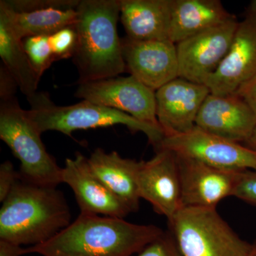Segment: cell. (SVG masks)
I'll return each instance as SVG.
<instances>
[{
	"instance_id": "1",
	"label": "cell",
	"mask_w": 256,
	"mask_h": 256,
	"mask_svg": "<svg viewBox=\"0 0 256 256\" xmlns=\"http://www.w3.org/2000/svg\"><path fill=\"white\" fill-rule=\"evenodd\" d=\"M164 232L154 225L80 213L54 237L28 248V252L42 256H132Z\"/></svg>"
},
{
	"instance_id": "2",
	"label": "cell",
	"mask_w": 256,
	"mask_h": 256,
	"mask_svg": "<svg viewBox=\"0 0 256 256\" xmlns=\"http://www.w3.org/2000/svg\"><path fill=\"white\" fill-rule=\"evenodd\" d=\"M70 220L60 190L20 178L0 210V240L34 246L54 237L70 225Z\"/></svg>"
},
{
	"instance_id": "3",
	"label": "cell",
	"mask_w": 256,
	"mask_h": 256,
	"mask_svg": "<svg viewBox=\"0 0 256 256\" xmlns=\"http://www.w3.org/2000/svg\"><path fill=\"white\" fill-rule=\"evenodd\" d=\"M73 56L78 84L118 76L126 70L118 32L120 0H80Z\"/></svg>"
},
{
	"instance_id": "4",
	"label": "cell",
	"mask_w": 256,
	"mask_h": 256,
	"mask_svg": "<svg viewBox=\"0 0 256 256\" xmlns=\"http://www.w3.org/2000/svg\"><path fill=\"white\" fill-rule=\"evenodd\" d=\"M30 104L31 109L26 112L42 133L54 130L70 136L76 130L122 124L132 132L144 133L156 150L164 138L161 128L138 120L122 111L89 101L82 100L72 106H57L48 94L38 92Z\"/></svg>"
},
{
	"instance_id": "5",
	"label": "cell",
	"mask_w": 256,
	"mask_h": 256,
	"mask_svg": "<svg viewBox=\"0 0 256 256\" xmlns=\"http://www.w3.org/2000/svg\"><path fill=\"white\" fill-rule=\"evenodd\" d=\"M168 226L182 256H248L254 248L216 208L182 207Z\"/></svg>"
},
{
	"instance_id": "6",
	"label": "cell",
	"mask_w": 256,
	"mask_h": 256,
	"mask_svg": "<svg viewBox=\"0 0 256 256\" xmlns=\"http://www.w3.org/2000/svg\"><path fill=\"white\" fill-rule=\"evenodd\" d=\"M42 134L16 98L1 101L0 138L20 160V178L34 184L56 188L62 183V168L46 151Z\"/></svg>"
},
{
	"instance_id": "7",
	"label": "cell",
	"mask_w": 256,
	"mask_h": 256,
	"mask_svg": "<svg viewBox=\"0 0 256 256\" xmlns=\"http://www.w3.org/2000/svg\"><path fill=\"white\" fill-rule=\"evenodd\" d=\"M160 149L168 150L218 169L256 171V151L196 126L186 132L165 136Z\"/></svg>"
},
{
	"instance_id": "8",
	"label": "cell",
	"mask_w": 256,
	"mask_h": 256,
	"mask_svg": "<svg viewBox=\"0 0 256 256\" xmlns=\"http://www.w3.org/2000/svg\"><path fill=\"white\" fill-rule=\"evenodd\" d=\"M76 96L96 105L122 111L138 120L161 128L156 118V92L132 76L82 82L79 84Z\"/></svg>"
},
{
	"instance_id": "9",
	"label": "cell",
	"mask_w": 256,
	"mask_h": 256,
	"mask_svg": "<svg viewBox=\"0 0 256 256\" xmlns=\"http://www.w3.org/2000/svg\"><path fill=\"white\" fill-rule=\"evenodd\" d=\"M238 24L234 16L226 22L176 44L180 78L204 84L228 54Z\"/></svg>"
},
{
	"instance_id": "10",
	"label": "cell",
	"mask_w": 256,
	"mask_h": 256,
	"mask_svg": "<svg viewBox=\"0 0 256 256\" xmlns=\"http://www.w3.org/2000/svg\"><path fill=\"white\" fill-rule=\"evenodd\" d=\"M175 154L180 175L182 207L216 208L224 198L233 196L240 171L218 169L198 160Z\"/></svg>"
},
{
	"instance_id": "11",
	"label": "cell",
	"mask_w": 256,
	"mask_h": 256,
	"mask_svg": "<svg viewBox=\"0 0 256 256\" xmlns=\"http://www.w3.org/2000/svg\"><path fill=\"white\" fill-rule=\"evenodd\" d=\"M137 184L140 198L168 220L181 208L178 160L173 152L160 149L151 160L140 161Z\"/></svg>"
},
{
	"instance_id": "12",
	"label": "cell",
	"mask_w": 256,
	"mask_h": 256,
	"mask_svg": "<svg viewBox=\"0 0 256 256\" xmlns=\"http://www.w3.org/2000/svg\"><path fill=\"white\" fill-rule=\"evenodd\" d=\"M256 76V14L248 12L239 22L228 54L204 85L216 95L236 94Z\"/></svg>"
},
{
	"instance_id": "13",
	"label": "cell",
	"mask_w": 256,
	"mask_h": 256,
	"mask_svg": "<svg viewBox=\"0 0 256 256\" xmlns=\"http://www.w3.org/2000/svg\"><path fill=\"white\" fill-rule=\"evenodd\" d=\"M126 70L156 92L180 77L176 45L169 40L138 41L122 38Z\"/></svg>"
},
{
	"instance_id": "14",
	"label": "cell",
	"mask_w": 256,
	"mask_h": 256,
	"mask_svg": "<svg viewBox=\"0 0 256 256\" xmlns=\"http://www.w3.org/2000/svg\"><path fill=\"white\" fill-rule=\"evenodd\" d=\"M210 94L204 84L180 77L156 90V118L164 136L181 134L193 129L198 112Z\"/></svg>"
},
{
	"instance_id": "15",
	"label": "cell",
	"mask_w": 256,
	"mask_h": 256,
	"mask_svg": "<svg viewBox=\"0 0 256 256\" xmlns=\"http://www.w3.org/2000/svg\"><path fill=\"white\" fill-rule=\"evenodd\" d=\"M196 126L228 140L246 143L255 130L256 116L238 94L210 92L198 112Z\"/></svg>"
},
{
	"instance_id": "16",
	"label": "cell",
	"mask_w": 256,
	"mask_h": 256,
	"mask_svg": "<svg viewBox=\"0 0 256 256\" xmlns=\"http://www.w3.org/2000/svg\"><path fill=\"white\" fill-rule=\"evenodd\" d=\"M62 175V183L67 184L73 190L80 213L120 218L132 213L96 178L88 158L80 153H76L74 159L66 160Z\"/></svg>"
},
{
	"instance_id": "17",
	"label": "cell",
	"mask_w": 256,
	"mask_h": 256,
	"mask_svg": "<svg viewBox=\"0 0 256 256\" xmlns=\"http://www.w3.org/2000/svg\"><path fill=\"white\" fill-rule=\"evenodd\" d=\"M90 169L96 178L131 210L140 208L137 172L140 162L122 158L117 152H106L98 148L88 158Z\"/></svg>"
},
{
	"instance_id": "18",
	"label": "cell",
	"mask_w": 256,
	"mask_h": 256,
	"mask_svg": "<svg viewBox=\"0 0 256 256\" xmlns=\"http://www.w3.org/2000/svg\"><path fill=\"white\" fill-rule=\"evenodd\" d=\"M234 16L220 0H171L168 38L176 44Z\"/></svg>"
},
{
	"instance_id": "19",
	"label": "cell",
	"mask_w": 256,
	"mask_h": 256,
	"mask_svg": "<svg viewBox=\"0 0 256 256\" xmlns=\"http://www.w3.org/2000/svg\"><path fill=\"white\" fill-rule=\"evenodd\" d=\"M127 37L138 41L169 40L171 0H120Z\"/></svg>"
},
{
	"instance_id": "20",
	"label": "cell",
	"mask_w": 256,
	"mask_h": 256,
	"mask_svg": "<svg viewBox=\"0 0 256 256\" xmlns=\"http://www.w3.org/2000/svg\"><path fill=\"white\" fill-rule=\"evenodd\" d=\"M0 56L5 68L18 82L28 102L36 96L40 78L32 68L24 48L22 40L12 28L4 10L0 8Z\"/></svg>"
},
{
	"instance_id": "21",
	"label": "cell",
	"mask_w": 256,
	"mask_h": 256,
	"mask_svg": "<svg viewBox=\"0 0 256 256\" xmlns=\"http://www.w3.org/2000/svg\"><path fill=\"white\" fill-rule=\"evenodd\" d=\"M0 8L6 13L14 33L21 40L34 36H50L62 28L74 26L77 21L76 10L50 8L16 12L4 0L0 1Z\"/></svg>"
},
{
	"instance_id": "22",
	"label": "cell",
	"mask_w": 256,
	"mask_h": 256,
	"mask_svg": "<svg viewBox=\"0 0 256 256\" xmlns=\"http://www.w3.org/2000/svg\"><path fill=\"white\" fill-rule=\"evenodd\" d=\"M24 48L32 68L38 78L55 62L50 42V36H34L22 40Z\"/></svg>"
},
{
	"instance_id": "23",
	"label": "cell",
	"mask_w": 256,
	"mask_h": 256,
	"mask_svg": "<svg viewBox=\"0 0 256 256\" xmlns=\"http://www.w3.org/2000/svg\"><path fill=\"white\" fill-rule=\"evenodd\" d=\"M55 60L73 58L77 45V33L74 26L62 28L50 36Z\"/></svg>"
},
{
	"instance_id": "24",
	"label": "cell",
	"mask_w": 256,
	"mask_h": 256,
	"mask_svg": "<svg viewBox=\"0 0 256 256\" xmlns=\"http://www.w3.org/2000/svg\"><path fill=\"white\" fill-rule=\"evenodd\" d=\"M6 4L16 12H28L56 8L62 10H76L80 0H4Z\"/></svg>"
},
{
	"instance_id": "25",
	"label": "cell",
	"mask_w": 256,
	"mask_h": 256,
	"mask_svg": "<svg viewBox=\"0 0 256 256\" xmlns=\"http://www.w3.org/2000/svg\"><path fill=\"white\" fill-rule=\"evenodd\" d=\"M138 256H182L170 232H164L148 244Z\"/></svg>"
},
{
	"instance_id": "26",
	"label": "cell",
	"mask_w": 256,
	"mask_h": 256,
	"mask_svg": "<svg viewBox=\"0 0 256 256\" xmlns=\"http://www.w3.org/2000/svg\"><path fill=\"white\" fill-rule=\"evenodd\" d=\"M233 196L256 206V171L244 170L239 173Z\"/></svg>"
},
{
	"instance_id": "27",
	"label": "cell",
	"mask_w": 256,
	"mask_h": 256,
	"mask_svg": "<svg viewBox=\"0 0 256 256\" xmlns=\"http://www.w3.org/2000/svg\"><path fill=\"white\" fill-rule=\"evenodd\" d=\"M18 172L12 163L6 161L0 165V202L2 203L20 180Z\"/></svg>"
},
{
	"instance_id": "28",
	"label": "cell",
	"mask_w": 256,
	"mask_h": 256,
	"mask_svg": "<svg viewBox=\"0 0 256 256\" xmlns=\"http://www.w3.org/2000/svg\"><path fill=\"white\" fill-rule=\"evenodd\" d=\"M18 87L14 77L4 65L0 66V99L1 101L12 100L16 98V88Z\"/></svg>"
},
{
	"instance_id": "29",
	"label": "cell",
	"mask_w": 256,
	"mask_h": 256,
	"mask_svg": "<svg viewBox=\"0 0 256 256\" xmlns=\"http://www.w3.org/2000/svg\"><path fill=\"white\" fill-rule=\"evenodd\" d=\"M236 94L247 102L256 116V76L239 88Z\"/></svg>"
},
{
	"instance_id": "30",
	"label": "cell",
	"mask_w": 256,
	"mask_h": 256,
	"mask_svg": "<svg viewBox=\"0 0 256 256\" xmlns=\"http://www.w3.org/2000/svg\"><path fill=\"white\" fill-rule=\"evenodd\" d=\"M25 254H28V248H24L21 246L0 240V256H21Z\"/></svg>"
},
{
	"instance_id": "31",
	"label": "cell",
	"mask_w": 256,
	"mask_h": 256,
	"mask_svg": "<svg viewBox=\"0 0 256 256\" xmlns=\"http://www.w3.org/2000/svg\"><path fill=\"white\" fill-rule=\"evenodd\" d=\"M246 144V146L250 148V149L256 151V128L254 133H252V137H250V139L248 140V141Z\"/></svg>"
},
{
	"instance_id": "32",
	"label": "cell",
	"mask_w": 256,
	"mask_h": 256,
	"mask_svg": "<svg viewBox=\"0 0 256 256\" xmlns=\"http://www.w3.org/2000/svg\"><path fill=\"white\" fill-rule=\"evenodd\" d=\"M248 11L252 12V13L256 14V0H252L250 2V8H249Z\"/></svg>"
},
{
	"instance_id": "33",
	"label": "cell",
	"mask_w": 256,
	"mask_h": 256,
	"mask_svg": "<svg viewBox=\"0 0 256 256\" xmlns=\"http://www.w3.org/2000/svg\"><path fill=\"white\" fill-rule=\"evenodd\" d=\"M248 256H256V242H254V248H252V252L249 254Z\"/></svg>"
}]
</instances>
